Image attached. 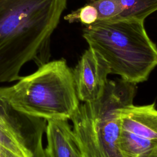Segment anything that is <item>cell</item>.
<instances>
[{
    "label": "cell",
    "instance_id": "6da1fadb",
    "mask_svg": "<svg viewBox=\"0 0 157 157\" xmlns=\"http://www.w3.org/2000/svg\"><path fill=\"white\" fill-rule=\"evenodd\" d=\"M67 0H0V83L21 78L22 67L49 61L51 36Z\"/></svg>",
    "mask_w": 157,
    "mask_h": 157
},
{
    "label": "cell",
    "instance_id": "7a4b0ae2",
    "mask_svg": "<svg viewBox=\"0 0 157 157\" xmlns=\"http://www.w3.org/2000/svg\"><path fill=\"white\" fill-rule=\"evenodd\" d=\"M82 36L107 62L111 74L126 82H145L157 66V47L145 30L144 20H97L83 28Z\"/></svg>",
    "mask_w": 157,
    "mask_h": 157
},
{
    "label": "cell",
    "instance_id": "3957f363",
    "mask_svg": "<svg viewBox=\"0 0 157 157\" xmlns=\"http://www.w3.org/2000/svg\"><path fill=\"white\" fill-rule=\"evenodd\" d=\"M0 100L26 115L71 120L80 105L73 70L64 59L48 61L7 87H0Z\"/></svg>",
    "mask_w": 157,
    "mask_h": 157
},
{
    "label": "cell",
    "instance_id": "277c9868",
    "mask_svg": "<svg viewBox=\"0 0 157 157\" xmlns=\"http://www.w3.org/2000/svg\"><path fill=\"white\" fill-rule=\"evenodd\" d=\"M136 91V84L108 79L100 99L80 104L71 120L84 157H125L119 148L120 113Z\"/></svg>",
    "mask_w": 157,
    "mask_h": 157
},
{
    "label": "cell",
    "instance_id": "5b68a950",
    "mask_svg": "<svg viewBox=\"0 0 157 157\" xmlns=\"http://www.w3.org/2000/svg\"><path fill=\"white\" fill-rule=\"evenodd\" d=\"M119 148L125 157H157L155 103L124 107L120 113Z\"/></svg>",
    "mask_w": 157,
    "mask_h": 157
},
{
    "label": "cell",
    "instance_id": "8992f818",
    "mask_svg": "<svg viewBox=\"0 0 157 157\" xmlns=\"http://www.w3.org/2000/svg\"><path fill=\"white\" fill-rule=\"evenodd\" d=\"M73 70L77 97L82 102H92L100 99L105 92L111 74L107 62L91 48L86 50Z\"/></svg>",
    "mask_w": 157,
    "mask_h": 157
},
{
    "label": "cell",
    "instance_id": "52a82bcc",
    "mask_svg": "<svg viewBox=\"0 0 157 157\" xmlns=\"http://www.w3.org/2000/svg\"><path fill=\"white\" fill-rule=\"evenodd\" d=\"M0 118L33 152L34 157L43 154L42 136L47 121L21 113L0 100Z\"/></svg>",
    "mask_w": 157,
    "mask_h": 157
},
{
    "label": "cell",
    "instance_id": "ba28073f",
    "mask_svg": "<svg viewBox=\"0 0 157 157\" xmlns=\"http://www.w3.org/2000/svg\"><path fill=\"white\" fill-rule=\"evenodd\" d=\"M45 132L47 145L42 157H84L68 120H47Z\"/></svg>",
    "mask_w": 157,
    "mask_h": 157
},
{
    "label": "cell",
    "instance_id": "9c48e42d",
    "mask_svg": "<svg viewBox=\"0 0 157 157\" xmlns=\"http://www.w3.org/2000/svg\"><path fill=\"white\" fill-rule=\"evenodd\" d=\"M94 0H90L92 1ZM123 7V12L118 20L136 18L145 19L157 10V0H120Z\"/></svg>",
    "mask_w": 157,
    "mask_h": 157
},
{
    "label": "cell",
    "instance_id": "30bf717a",
    "mask_svg": "<svg viewBox=\"0 0 157 157\" xmlns=\"http://www.w3.org/2000/svg\"><path fill=\"white\" fill-rule=\"evenodd\" d=\"M0 145L21 157H34L33 152L0 118Z\"/></svg>",
    "mask_w": 157,
    "mask_h": 157
},
{
    "label": "cell",
    "instance_id": "8fae6325",
    "mask_svg": "<svg viewBox=\"0 0 157 157\" xmlns=\"http://www.w3.org/2000/svg\"><path fill=\"white\" fill-rule=\"evenodd\" d=\"M89 2L97 9L98 20H117L123 12L120 0H94Z\"/></svg>",
    "mask_w": 157,
    "mask_h": 157
},
{
    "label": "cell",
    "instance_id": "7c38bea8",
    "mask_svg": "<svg viewBox=\"0 0 157 157\" xmlns=\"http://www.w3.org/2000/svg\"><path fill=\"white\" fill-rule=\"evenodd\" d=\"M64 18L69 23L80 21L86 26L98 20V13L96 7L88 2L80 8L68 13Z\"/></svg>",
    "mask_w": 157,
    "mask_h": 157
},
{
    "label": "cell",
    "instance_id": "4fadbf2b",
    "mask_svg": "<svg viewBox=\"0 0 157 157\" xmlns=\"http://www.w3.org/2000/svg\"><path fill=\"white\" fill-rule=\"evenodd\" d=\"M0 157H21L11 150L0 145Z\"/></svg>",
    "mask_w": 157,
    "mask_h": 157
}]
</instances>
